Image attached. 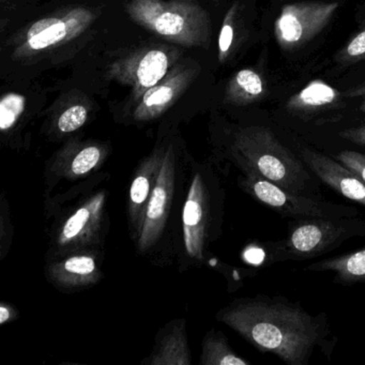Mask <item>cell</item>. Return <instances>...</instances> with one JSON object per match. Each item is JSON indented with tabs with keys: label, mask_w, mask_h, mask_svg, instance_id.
Here are the masks:
<instances>
[{
	"label": "cell",
	"mask_w": 365,
	"mask_h": 365,
	"mask_svg": "<svg viewBox=\"0 0 365 365\" xmlns=\"http://www.w3.org/2000/svg\"><path fill=\"white\" fill-rule=\"evenodd\" d=\"M341 6V0H297L296 3L286 4L273 26L277 46L285 52L303 48L328 27Z\"/></svg>",
	"instance_id": "ba28073f"
},
{
	"label": "cell",
	"mask_w": 365,
	"mask_h": 365,
	"mask_svg": "<svg viewBox=\"0 0 365 365\" xmlns=\"http://www.w3.org/2000/svg\"><path fill=\"white\" fill-rule=\"evenodd\" d=\"M132 22L183 48H209L212 21L197 0H123Z\"/></svg>",
	"instance_id": "3957f363"
},
{
	"label": "cell",
	"mask_w": 365,
	"mask_h": 365,
	"mask_svg": "<svg viewBox=\"0 0 365 365\" xmlns=\"http://www.w3.org/2000/svg\"><path fill=\"white\" fill-rule=\"evenodd\" d=\"M183 55L185 48L164 40L145 42L115 53L106 63L104 78L130 87V93L123 103L127 108L161 82Z\"/></svg>",
	"instance_id": "8992f818"
},
{
	"label": "cell",
	"mask_w": 365,
	"mask_h": 365,
	"mask_svg": "<svg viewBox=\"0 0 365 365\" xmlns=\"http://www.w3.org/2000/svg\"><path fill=\"white\" fill-rule=\"evenodd\" d=\"M242 187L254 200L290 219H334L358 217V209L314 196L292 193L254 173H245Z\"/></svg>",
	"instance_id": "52a82bcc"
},
{
	"label": "cell",
	"mask_w": 365,
	"mask_h": 365,
	"mask_svg": "<svg viewBox=\"0 0 365 365\" xmlns=\"http://www.w3.org/2000/svg\"><path fill=\"white\" fill-rule=\"evenodd\" d=\"M104 0H66L0 40V78L31 82L76 61L103 33Z\"/></svg>",
	"instance_id": "6da1fadb"
},
{
	"label": "cell",
	"mask_w": 365,
	"mask_h": 365,
	"mask_svg": "<svg viewBox=\"0 0 365 365\" xmlns=\"http://www.w3.org/2000/svg\"><path fill=\"white\" fill-rule=\"evenodd\" d=\"M305 271L333 273V283L339 285H365V247L313 262L305 268Z\"/></svg>",
	"instance_id": "2e32d148"
},
{
	"label": "cell",
	"mask_w": 365,
	"mask_h": 365,
	"mask_svg": "<svg viewBox=\"0 0 365 365\" xmlns=\"http://www.w3.org/2000/svg\"><path fill=\"white\" fill-rule=\"evenodd\" d=\"M10 318V309L5 305L0 307V324H5Z\"/></svg>",
	"instance_id": "f1b7e54d"
},
{
	"label": "cell",
	"mask_w": 365,
	"mask_h": 365,
	"mask_svg": "<svg viewBox=\"0 0 365 365\" xmlns=\"http://www.w3.org/2000/svg\"><path fill=\"white\" fill-rule=\"evenodd\" d=\"M264 93L266 81L262 74L254 68H243L228 80L223 102L230 106H247L259 101Z\"/></svg>",
	"instance_id": "e0dca14e"
},
{
	"label": "cell",
	"mask_w": 365,
	"mask_h": 365,
	"mask_svg": "<svg viewBox=\"0 0 365 365\" xmlns=\"http://www.w3.org/2000/svg\"><path fill=\"white\" fill-rule=\"evenodd\" d=\"M97 271L95 259L91 256H73L63 262L55 273L61 279L71 284L86 283V279Z\"/></svg>",
	"instance_id": "603a6c76"
},
{
	"label": "cell",
	"mask_w": 365,
	"mask_h": 365,
	"mask_svg": "<svg viewBox=\"0 0 365 365\" xmlns=\"http://www.w3.org/2000/svg\"><path fill=\"white\" fill-rule=\"evenodd\" d=\"M220 319L256 349L272 354L288 365H307L316 348L331 356L333 336L326 313L316 315L282 296L245 298L226 307Z\"/></svg>",
	"instance_id": "7a4b0ae2"
},
{
	"label": "cell",
	"mask_w": 365,
	"mask_h": 365,
	"mask_svg": "<svg viewBox=\"0 0 365 365\" xmlns=\"http://www.w3.org/2000/svg\"><path fill=\"white\" fill-rule=\"evenodd\" d=\"M103 193L98 194L95 197L78 208L63 226L59 235V243L67 245L72 241L78 240L83 235L86 234L91 226L99 220L101 215L102 207L104 204Z\"/></svg>",
	"instance_id": "ffe728a7"
},
{
	"label": "cell",
	"mask_w": 365,
	"mask_h": 365,
	"mask_svg": "<svg viewBox=\"0 0 365 365\" xmlns=\"http://www.w3.org/2000/svg\"><path fill=\"white\" fill-rule=\"evenodd\" d=\"M0 98V130L3 134L10 133L20 127L29 115L42 108L48 100L44 87L35 83H8Z\"/></svg>",
	"instance_id": "7c38bea8"
},
{
	"label": "cell",
	"mask_w": 365,
	"mask_h": 365,
	"mask_svg": "<svg viewBox=\"0 0 365 365\" xmlns=\"http://www.w3.org/2000/svg\"><path fill=\"white\" fill-rule=\"evenodd\" d=\"M341 93L330 85L314 81L287 102V108L296 114H313L330 108L341 99Z\"/></svg>",
	"instance_id": "ac0fdd59"
},
{
	"label": "cell",
	"mask_w": 365,
	"mask_h": 365,
	"mask_svg": "<svg viewBox=\"0 0 365 365\" xmlns=\"http://www.w3.org/2000/svg\"><path fill=\"white\" fill-rule=\"evenodd\" d=\"M200 72L202 67L197 61L183 57L161 82L151 87L138 101L125 108L132 120L148 123L159 118L187 93Z\"/></svg>",
	"instance_id": "9c48e42d"
},
{
	"label": "cell",
	"mask_w": 365,
	"mask_h": 365,
	"mask_svg": "<svg viewBox=\"0 0 365 365\" xmlns=\"http://www.w3.org/2000/svg\"><path fill=\"white\" fill-rule=\"evenodd\" d=\"M279 1H292V0H279ZM297 1V0H296Z\"/></svg>",
	"instance_id": "1f68e13d"
},
{
	"label": "cell",
	"mask_w": 365,
	"mask_h": 365,
	"mask_svg": "<svg viewBox=\"0 0 365 365\" xmlns=\"http://www.w3.org/2000/svg\"><path fill=\"white\" fill-rule=\"evenodd\" d=\"M337 161L347 166L365 180V155L354 150H344L335 155Z\"/></svg>",
	"instance_id": "4316f807"
},
{
	"label": "cell",
	"mask_w": 365,
	"mask_h": 365,
	"mask_svg": "<svg viewBox=\"0 0 365 365\" xmlns=\"http://www.w3.org/2000/svg\"><path fill=\"white\" fill-rule=\"evenodd\" d=\"M334 61L343 67L365 61V24L335 53Z\"/></svg>",
	"instance_id": "d4e9b609"
},
{
	"label": "cell",
	"mask_w": 365,
	"mask_h": 365,
	"mask_svg": "<svg viewBox=\"0 0 365 365\" xmlns=\"http://www.w3.org/2000/svg\"><path fill=\"white\" fill-rule=\"evenodd\" d=\"M95 104L91 96L78 88L58 96L51 108L57 131L70 134L84 127L95 110Z\"/></svg>",
	"instance_id": "9a60e30c"
},
{
	"label": "cell",
	"mask_w": 365,
	"mask_h": 365,
	"mask_svg": "<svg viewBox=\"0 0 365 365\" xmlns=\"http://www.w3.org/2000/svg\"><path fill=\"white\" fill-rule=\"evenodd\" d=\"M249 0H234L224 16L217 38V61L230 65L236 58L249 37Z\"/></svg>",
	"instance_id": "4fadbf2b"
},
{
	"label": "cell",
	"mask_w": 365,
	"mask_h": 365,
	"mask_svg": "<svg viewBox=\"0 0 365 365\" xmlns=\"http://www.w3.org/2000/svg\"><path fill=\"white\" fill-rule=\"evenodd\" d=\"M363 110L365 112V100L364 102H363Z\"/></svg>",
	"instance_id": "4dcf8cb0"
},
{
	"label": "cell",
	"mask_w": 365,
	"mask_h": 365,
	"mask_svg": "<svg viewBox=\"0 0 365 365\" xmlns=\"http://www.w3.org/2000/svg\"><path fill=\"white\" fill-rule=\"evenodd\" d=\"M206 194L200 174L194 177L183 208V235L185 249L191 257L200 259L206 228Z\"/></svg>",
	"instance_id": "5bb4252c"
},
{
	"label": "cell",
	"mask_w": 365,
	"mask_h": 365,
	"mask_svg": "<svg viewBox=\"0 0 365 365\" xmlns=\"http://www.w3.org/2000/svg\"><path fill=\"white\" fill-rule=\"evenodd\" d=\"M161 162L162 160L160 161L158 155H153L145 163L144 168L132 182L131 189H130V200H131L132 213L136 217L140 215V207L145 202H148L151 194V187L157 181Z\"/></svg>",
	"instance_id": "44dd1931"
},
{
	"label": "cell",
	"mask_w": 365,
	"mask_h": 365,
	"mask_svg": "<svg viewBox=\"0 0 365 365\" xmlns=\"http://www.w3.org/2000/svg\"><path fill=\"white\" fill-rule=\"evenodd\" d=\"M365 237V220L296 219L288 224L285 238L266 243L269 264L302 262L332 252L345 241Z\"/></svg>",
	"instance_id": "5b68a950"
},
{
	"label": "cell",
	"mask_w": 365,
	"mask_h": 365,
	"mask_svg": "<svg viewBox=\"0 0 365 365\" xmlns=\"http://www.w3.org/2000/svg\"><path fill=\"white\" fill-rule=\"evenodd\" d=\"M235 155L245 173H254L292 193L315 196L317 190L309 168L268 128L239 130Z\"/></svg>",
	"instance_id": "277c9868"
},
{
	"label": "cell",
	"mask_w": 365,
	"mask_h": 365,
	"mask_svg": "<svg viewBox=\"0 0 365 365\" xmlns=\"http://www.w3.org/2000/svg\"><path fill=\"white\" fill-rule=\"evenodd\" d=\"M202 364L207 365H249L228 345L223 335H213L205 339Z\"/></svg>",
	"instance_id": "7402d4cb"
},
{
	"label": "cell",
	"mask_w": 365,
	"mask_h": 365,
	"mask_svg": "<svg viewBox=\"0 0 365 365\" xmlns=\"http://www.w3.org/2000/svg\"><path fill=\"white\" fill-rule=\"evenodd\" d=\"M155 364H190V354L182 333L174 332L166 337Z\"/></svg>",
	"instance_id": "cb8c5ba5"
},
{
	"label": "cell",
	"mask_w": 365,
	"mask_h": 365,
	"mask_svg": "<svg viewBox=\"0 0 365 365\" xmlns=\"http://www.w3.org/2000/svg\"><path fill=\"white\" fill-rule=\"evenodd\" d=\"M44 9L42 0H0V40L37 18Z\"/></svg>",
	"instance_id": "d6986e66"
},
{
	"label": "cell",
	"mask_w": 365,
	"mask_h": 365,
	"mask_svg": "<svg viewBox=\"0 0 365 365\" xmlns=\"http://www.w3.org/2000/svg\"><path fill=\"white\" fill-rule=\"evenodd\" d=\"M208 1H210V3H213V4H217V3H220V1H221V0H208Z\"/></svg>",
	"instance_id": "f546056e"
},
{
	"label": "cell",
	"mask_w": 365,
	"mask_h": 365,
	"mask_svg": "<svg viewBox=\"0 0 365 365\" xmlns=\"http://www.w3.org/2000/svg\"><path fill=\"white\" fill-rule=\"evenodd\" d=\"M102 157L101 147L89 145L84 147L72 161L71 170L76 176H82L91 172Z\"/></svg>",
	"instance_id": "484cf974"
},
{
	"label": "cell",
	"mask_w": 365,
	"mask_h": 365,
	"mask_svg": "<svg viewBox=\"0 0 365 365\" xmlns=\"http://www.w3.org/2000/svg\"><path fill=\"white\" fill-rule=\"evenodd\" d=\"M339 135L344 140H349V142L359 145V146L365 147V125L345 130Z\"/></svg>",
	"instance_id": "83f0119b"
},
{
	"label": "cell",
	"mask_w": 365,
	"mask_h": 365,
	"mask_svg": "<svg viewBox=\"0 0 365 365\" xmlns=\"http://www.w3.org/2000/svg\"><path fill=\"white\" fill-rule=\"evenodd\" d=\"M300 159L309 172L347 200L365 207V180L336 159L309 148L300 150Z\"/></svg>",
	"instance_id": "8fae6325"
},
{
	"label": "cell",
	"mask_w": 365,
	"mask_h": 365,
	"mask_svg": "<svg viewBox=\"0 0 365 365\" xmlns=\"http://www.w3.org/2000/svg\"><path fill=\"white\" fill-rule=\"evenodd\" d=\"M174 185L175 153L172 145H170L162 158L159 175L146 205L144 223L138 242L140 249H149L163 232L174 194Z\"/></svg>",
	"instance_id": "30bf717a"
}]
</instances>
